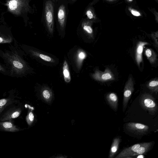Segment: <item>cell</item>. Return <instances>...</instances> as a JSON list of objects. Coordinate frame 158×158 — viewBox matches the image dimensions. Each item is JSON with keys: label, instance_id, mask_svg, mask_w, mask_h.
Wrapping results in <instances>:
<instances>
[{"label": "cell", "instance_id": "6da1fadb", "mask_svg": "<svg viewBox=\"0 0 158 158\" xmlns=\"http://www.w3.org/2000/svg\"><path fill=\"white\" fill-rule=\"evenodd\" d=\"M0 57L9 72V76L19 78L24 75L27 66L17 49L12 47L9 50H0Z\"/></svg>", "mask_w": 158, "mask_h": 158}, {"label": "cell", "instance_id": "7a4b0ae2", "mask_svg": "<svg viewBox=\"0 0 158 158\" xmlns=\"http://www.w3.org/2000/svg\"><path fill=\"white\" fill-rule=\"evenodd\" d=\"M141 107L152 114H154L158 110V106L154 98L150 94L145 93L142 95L139 99Z\"/></svg>", "mask_w": 158, "mask_h": 158}, {"label": "cell", "instance_id": "3957f363", "mask_svg": "<svg viewBox=\"0 0 158 158\" xmlns=\"http://www.w3.org/2000/svg\"><path fill=\"white\" fill-rule=\"evenodd\" d=\"M45 21L49 31L52 33L53 30V6L52 2L48 0L46 2L45 7Z\"/></svg>", "mask_w": 158, "mask_h": 158}, {"label": "cell", "instance_id": "277c9868", "mask_svg": "<svg viewBox=\"0 0 158 158\" xmlns=\"http://www.w3.org/2000/svg\"><path fill=\"white\" fill-rule=\"evenodd\" d=\"M134 91V83L132 77H129L126 82L123 92V110L124 112L126 109L129 101Z\"/></svg>", "mask_w": 158, "mask_h": 158}, {"label": "cell", "instance_id": "5b68a950", "mask_svg": "<svg viewBox=\"0 0 158 158\" xmlns=\"http://www.w3.org/2000/svg\"><path fill=\"white\" fill-rule=\"evenodd\" d=\"M92 77L95 80L101 82L113 81L115 79L114 74L108 68L106 69L104 72L96 70L92 75Z\"/></svg>", "mask_w": 158, "mask_h": 158}, {"label": "cell", "instance_id": "8992f818", "mask_svg": "<svg viewBox=\"0 0 158 158\" xmlns=\"http://www.w3.org/2000/svg\"><path fill=\"white\" fill-rule=\"evenodd\" d=\"M142 143L135 144L129 147L124 149L116 158H133V155L136 152L142 144Z\"/></svg>", "mask_w": 158, "mask_h": 158}, {"label": "cell", "instance_id": "52a82bcc", "mask_svg": "<svg viewBox=\"0 0 158 158\" xmlns=\"http://www.w3.org/2000/svg\"><path fill=\"white\" fill-rule=\"evenodd\" d=\"M127 128L132 132L138 133H144L149 129V127L140 123L130 122L127 123Z\"/></svg>", "mask_w": 158, "mask_h": 158}, {"label": "cell", "instance_id": "ba28073f", "mask_svg": "<svg viewBox=\"0 0 158 158\" xmlns=\"http://www.w3.org/2000/svg\"><path fill=\"white\" fill-rule=\"evenodd\" d=\"M148 44V43L144 41H139L137 44L135 51V59L139 67L143 61L142 53L144 47Z\"/></svg>", "mask_w": 158, "mask_h": 158}, {"label": "cell", "instance_id": "9c48e42d", "mask_svg": "<svg viewBox=\"0 0 158 158\" xmlns=\"http://www.w3.org/2000/svg\"><path fill=\"white\" fill-rule=\"evenodd\" d=\"M106 98L110 107L115 111L118 109V98L117 94L113 92H111L107 94Z\"/></svg>", "mask_w": 158, "mask_h": 158}, {"label": "cell", "instance_id": "30bf717a", "mask_svg": "<svg viewBox=\"0 0 158 158\" xmlns=\"http://www.w3.org/2000/svg\"><path fill=\"white\" fill-rule=\"evenodd\" d=\"M152 144L151 142L142 143L136 152L133 155V157L139 155L145 154L150 149Z\"/></svg>", "mask_w": 158, "mask_h": 158}, {"label": "cell", "instance_id": "8fae6325", "mask_svg": "<svg viewBox=\"0 0 158 158\" xmlns=\"http://www.w3.org/2000/svg\"><path fill=\"white\" fill-rule=\"evenodd\" d=\"M120 141V139L119 137H116L113 139L109 155V158L114 157L118 149Z\"/></svg>", "mask_w": 158, "mask_h": 158}, {"label": "cell", "instance_id": "7c38bea8", "mask_svg": "<svg viewBox=\"0 0 158 158\" xmlns=\"http://www.w3.org/2000/svg\"><path fill=\"white\" fill-rule=\"evenodd\" d=\"M66 14L64 7L61 6L58 12V19L60 26L61 29L64 28L65 20Z\"/></svg>", "mask_w": 158, "mask_h": 158}, {"label": "cell", "instance_id": "4fadbf2b", "mask_svg": "<svg viewBox=\"0 0 158 158\" xmlns=\"http://www.w3.org/2000/svg\"><path fill=\"white\" fill-rule=\"evenodd\" d=\"M145 54L151 64L155 63L157 60V55L154 51L150 48H147L145 49Z\"/></svg>", "mask_w": 158, "mask_h": 158}, {"label": "cell", "instance_id": "5bb4252c", "mask_svg": "<svg viewBox=\"0 0 158 158\" xmlns=\"http://www.w3.org/2000/svg\"><path fill=\"white\" fill-rule=\"evenodd\" d=\"M62 69L64 81L66 83H69L71 81V77L69 65L66 60L64 62Z\"/></svg>", "mask_w": 158, "mask_h": 158}, {"label": "cell", "instance_id": "9a60e30c", "mask_svg": "<svg viewBox=\"0 0 158 158\" xmlns=\"http://www.w3.org/2000/svg\"><path fill=\"white\" fill-rule=\"evenodd\" d=\"M20 0H10L7 4L9 9L11 11H17L22 6Z\"/></svg>", "mask_w": 158, "mask_h": 158}, {"label": "cell", "instance_id": "2e32d148", "mask_svg": "<svg viewBox=\"0 0 158 158\" xmlns=\"http://www.w3.org/2000/svg\"><path fill=\"white\" fill-rule=\"evenodd\" d=\"M147 86L151 91L157 94L158 91V79H155L150 81L147 84Z\"/></svg>", "mask_w": 158, "mask_h": 158}, {"label": "cell", "instance_id": "e0dca14e", "mask_svg": "<svg viewBox=\"0 0 158 158\" xmlns=\"http://www.w3.org/2000/svg\"><path fill=\"white\" fill-rule=\"evenodd\" d=\"M32 55L34 56L39 57L42 60L47 62H53L54 60L50 56L32 50H30Z\"/></svg>", "mask_w": 158, "mask_h": 158}, {"label": "cell", "instance_id": "ac0fdd59", "mask_svg": "<svg viewBox=\"0 0 158 158\" xmlns=\"http://www.w3.org/2000/svg\"><path fill=\"white\" fill-rule=\"evenodd\" d=\"M13 36L10 35L0 34V44H10L13 41Z\"/></svg>", "mask_w": 158, "mask_h": 158}, {"label": "cell", "instance_id": "d6986e66", "mask_svg": "<svg viewBox=\"0 0 158 158\" xmlns=\"http://www.w3.org/2000/svg\"><path fill=\"white\" fill-rule=\"evenodd\" d=\"M86 56V53L83 50L79 51L77 54V60L79 65L81 64Z\"/></svg>", "mask_w": 158, "mask_h": 158}, {"label": "cell", "instance_id": "ffe728a7", "mask_svg": "<svg viewBox=\"0 0 158 158\" xmlns=\"http://www.w3.org/2000/svg\"><path fill=\"white\" fill-rule=\"evenodd\" d=\"M0 73L7 76H10L9 72L5 65L0 63Z\"/></svg>", "mask_w": 158, "mask_h": 158}, {"label": "cell", "instance_id": "44dd1931", "mask_svg": "<svg viewBox=\"0 0 158 158\" xmlns=\"http://www.w3.org/2000/svg\"><path fill=\"white\" fill-rule=\"evenodd\" d=\"M83 29L88 34L92 35L93 34V31L91 27L89 25L85 24L83 25Z\"/></svg>", "mask_w": 158, "mask_h": 158}, {"label": "cell", "instance_id": "7402d4cb", "mask_svg": "<svg viewBox=\"0 0 158 158\" xmlns=\"http://www.w3.org/2000/svg\"><path fill=\"white\" fill-rule=\"evenodd\" d=\"M42 94L43 97L46 99H49L51 97L50 92L47 89H45L43 90Z\"/></svg>", "mask_w": 158, "mask_h": 158}, {"label": "cell", "instance_id": "603a6c76", "mask_svg": "<svg viewBox=\"0 0 158 158\" xmlns=\"http://www.w3.org/2000/svg\"><path fill=\"white\" fill-rule=\"evenodd\" d=\"M158 33H155L154 34H153L152 35V37L153 39V40L154 41V43L155 44V45L156 47L158 48Z\"/></svg>", "mask_w": 158, "mask_h": 158}, {"label": "cell", "instance_id": "cb8c5ba5", "mask_svg": "<svg viewBox=\"0 0 158 158\" xmlns=\"http://www.w3.org/2000/svg\"><path fill=\"white\" fill-rule=\"evenodd\" d=\"M3 127L6 128H10L12 126V124L9 122H4L2 124Z\"/></svg>", "mask_w": 158, "mask_h": 158}, {"label": "cell", "instance_id": "d4e9b609", "mask_svg": "<svg viewBox=\"0 0 158 158\" xmlns=\"http://www.w3.org/2000/svg\"><path fill=\"white\" fill-rule=\"evenodd\" d=\"M86 15L88 17L89 19H91L93 17V14L91 11L88 10L86 12Z\"/></svg>", "mask_w": 158, "mask_h": 158}, {"label": "cell", "instance_id": "484cf974", "mask_svg": "<svg viewBox=\"0 0 158 158\" xmlns=\"http://www.w3.org/2000/svg\"><path fill=\"white\" fill-rule=\"evenodd\" d=\"M19 113L18 111H16L12 114L11 117L13 118H15L18 117L19 115Z\"/></svg>", "mask_w": 158, "mask_h": 158}, {"label": "cell", "instance_id": "4316f807", "mask_svg": "<svg viewBox=\"0 0 158 158\" xmlns=\"http://www.w3.org/2000/svg\"><path fill=\"white\" fill-rule=\"evenodd\" d=\"M6 100L5 99L0 100V106H3L6 104Z\"/></svg>", "mask_w": 158, "mask_h": 158}, {"label": "cell", "instance_id": "83f0119b", "mask_svg": "<svg viewBox=\"0 0 158 158\" xmlns=\"http://www.w3.org/2000/svg\"><path fill=\"white\" fill-rule=\"evenodd\" d=\"M131 13L133 15L135 16H138L140 15L139 12L134 11L133 10H131Z\"/></svg>", "mask_w": 158, "mask_h": 158}, {"label": "cell", "instance_id": "f1b7e54d", "mask_svg": "<svg viewBox=\"0 0 158 158\" xmlns=\"http://www.w3.org/2000/svg\"><path fill=\"white\" fill-rule=\"evenodd\" d=\"M29 118L31 121H32L34 118V116L32 113L31 112L29 114Z\"/></svg>", "mask_w": 158, "mask_h": 158}, {"label": "cell", "instance_id": "f546056e", "mask_svg": "<svg viewBox=\"0 0 158 158\" xmlns=\"http://www.w3.org/2000/svg\"><path fill=\"white\" fill-rule=\"evenodd\" d=\"M137 156V158H143L144 157V156L143 155H139Z\"/></svg>", "mask_w": 158, "mask_h": 158}, {"label": "cell", "instance_id": "4dcf8cb0", "mask_svg": "<svg viewBox=\"0 0 158 158\" xmlns=\"http://www.w3.org/2000/svg\"><path fill=\"white\" fill-rule=\"evenodd\" d=\"M130 2H131L133 0H128Z\"/></svg>", "mask_w": 158, "mask_h": 158}]
</instances>
